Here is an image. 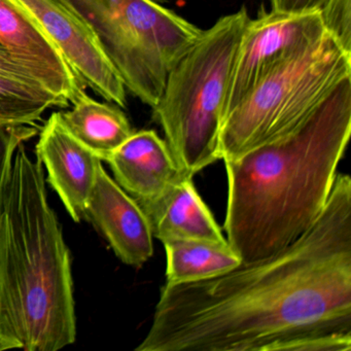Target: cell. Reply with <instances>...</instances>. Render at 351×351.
Listing matches in <instances>:
<instances>
[{"mask_svg":"<svg viewBox=\"0 0 351 351\" xmlns=\"http://www.w3.org/2000/svg\"><path fill=\"white\" fill-rule=\"evenodd\" d=\"M351 335V178L337 174L311 229L198 282H166L136 351H332Z\"/></svg>","mask_w":351,"mask_h":351,"instance_id":"1","label":"cell"},{"mask_svg":"<svg viewBox=\"0 0 351 351\" xmlns=\"http://www.w3.org/2000/svg\"><path fill=\"white\" fill-rule=\"evenodd\" d=\"M351 134V77L293 130L225 161L227 240L242 263L271 256L311 229L330 198Z\"/></svg>","mask_w":351,"mask_h":351,"instance_id":"2","label":"cell"},{"mask_svg":"<svg viewBox=\"0 0 351 351\" xmlns=\"http://www.w3.org/2000/svg\"><path fill=\"white\" fill-rule=\"evenodd\" d=\"M75 339L71 252L44 166L22 143L0 213V351H56Z\"/></svg>","mask_w":351,"mask_h":351,"instance_id":"3","label":"cell"},{"mask_svg":"<svg viewBox=\"0 0 351 351\" xmlns=\"http://www.w3.org/2000/svg\"><path fill=\"white\" fill-rule=\"evenodd\" d=\"M241 8L203 30L194 46L171 69L153 116L178 167L189 176L219 158V135L230 80L244 28Z\"/></svg>","mask_w":351,"mask_h":351,"instance_id":"4","label":"cell"},{"mask_svg":"<svg viewBox=\"0 0 351 351\" xmlns=\"http://www.w3.org/2000/svg\"><path fill=\"white\" fill-rule=\"evenodd\" d=\"M92 32L125 88L149 108L203 30L156 0H58Z\"/></svg>","mask_w":351,"mask_h":351,"instance_id":"5","label":"cell"},{"mask_svg":"<svg viewBox=\"0 0 351 351\" xmlns=\"http://www.w3.org/2000/svg\"><path fill=\"white\" fill-rule=\"evenodd\" d=\"M347 77H351V54L328 34L279 63L226 117L219 158L236 160L293 130Z\"/></svg>","mask_w":351,"mask_h":351,"instance_id":"6","label":"cell"},{"mask_svg":"<svg viewBox=\"0 0 351 351\" xmlns=\"http://www.w3.org/2000/svg\"><path fill=\"white\" fill-rule=\"evenodd\" d=\"M326 34L319 13L293 15L262 9L256 19L248 20L230 80L223 120L273 67L307 50Z\"/></svg>","mask_w":351,"mask_h":351,"instance_id":"7","label":"cell"},{"mask_svg":"<svg viewBox=\"0 0 351 351\" xmlns=\"http://www.w3.org/2000/svg\"><path fill=\"white\" fill-rule=\"evenodd\" d=\"M46 32L75 75L100 97L127 106L126 88L87 26L58 0H15Z\"/></svg>","mask_w":351,"mask_h":351,"instance_id":"8","label":"cell"},{"mask_svg":"<svg viewBox=\"0 0 351 351\" xmlns=\"http://www.w3.org/2000/svg\"><path fill=\"white\" fill-rule=\"evenodd\" d=\"M0 46L42 87L71 106L85 95L87 87L62 53L15 0H0Z\"/></svg>","mask_w":351,"mask_h":351,"instance_id":"9","label":"cell"},{"mask_svg":"<svg viewBox=\"0 0 351 351\" xmlns=\"http://www.w3.org/2000/svg\"><path fill=\"white\" fill-rule=\"evenodd\" d=\"M84 217L99 230L124 264L139 268L153 256L154 237L145 213L110 178L102 162Z\"/></svg>","mask_w":351,"mask_h":351,"instance_id":"10","label":"cell"},{"mask_svg":"<svg viewBox=\"0 0 351 351\" xmlns=\"http://www.w3.org/2000/svg\"><path fill=\"white\" fill-rule=\"evenodd\" d=\"M36 158L48 173L51 184L71 219L79 223L95 184L100 162L97 156L69 132L60 118L53 112L47 120L36 143Z\"/></svg>","mask_w":351,"mask_h":351,"instance_id":"11","label":"cell"},{"mask_svg":"<svg viewBox=\"0 0 351 351\" xmlns=\"http://www.w3.org/2000/svg\"><path fill=\"white\" fill-rule=\"evenodd\" d=\"M106 162L117 184L135 201L154 198L189 176L178 167L166 141L153 130L133 133Z\"/></svg>","mask_w":351,"mask_h":351,"instance_id":"12","label":"cell"},{"mask_svg":"<svg viewBox=\"0 0 351 351\" xmlns=\"http://www.w3.org/2000/svg\"><path fill=\"white\" fill-rule=\"evenodd\" d=\"M136 202L147 217L153 237L162 243L178 239L227 241L193 176H184L158 196Z\"/></svg>","mask_w":351,"mask_h":351,"instance_id":"13","label":"cell"},{"mask_svg":"<svg viewBox=\"0 0 351 351\" xmlns=\"http://www.w3.org/2000/svg\"><path fill=\"white\" fill-rule=\"evenodd\" d=\"M71 106V110L60 112L63 125L102 162L134 133L120 108L96 101L87 93Z\"/></svg>","mask_w":351,"mask_h":351,"instance_id":"14","label":"cell"},{"mask_svg":"<svg viewBox=\"0 0 351 351\" xmlns=\"http://www.w3.org/2000/svg\"><path fill=\"white\" fill-rule=\"evenodd\" d=\"M166 282H198L233 270L241 258L229 242L178 239L165 242Z\"/></svg>","mask_w":351,"mask_h":351,"instance_id":"15","label":"cell"},{"mask_svg":"<svg viewBox=\"0 0 351 351\" xmlns=\"http://www.w3.org/2000/svg\"><path fill=\"white\" fill-rule=\"evenodd\" d=\"M69 106L45 88L0 75V127L36 126L47 110Z\"/></svg>","mask_w":351,"mask_h":351,"instance_id":"16","label":"cell"},{"mask_svg":"<svg viewBox=\"0 0 351 351\" xmlns=\"http://www.w3.org/2000/svg\"><path fill=\"white\" fill-rule=\"evenodd\" d=\"M38 132L36 126L0 127V213L16 152L22 143L34 138Z\"/></svg>","mask_w":351,"mask_h":351,"instance_id":"17","label":"cell"},{"mask_svg":"<svg viewBox=\"0 0 351 351\" xmlns=\"http://www.w3.org/2000/svg\"><path fill=\"white\" fill-rule=\"evenodd\" d=\"M319 14L326 34L351 54V0H326Z\"/></svg>","mask_w":351,"mask_h":351,"instance_id":"18","label":"cell"},{"mask_svg":"<svg viewBox=\"0 0 351 351\" xmlns=\"http://www.w3.org/2000/svg\"><path fill=\"white\" fill-rule=\"evenodd\" d=\"M324 1L326 0H270L271 11L293 15L319 13Z\"/></svg>","mask_w":351,"mask_h":351,"instance_id":"19","label":"cell"},{"mask_svg":"<svg viewBox=\"0 0 351 351\" xmlns=\"http://www.w3.org/2000/svg\"><path fill=\"white\" fill-rule=\"evenodd\" d=\"M0 75L42 87L32 77V73L25 67L16 62L1 46H0Z\"/></svg>","mask_w":351,"mask_h":351,"instance_id":"20","label":"cell"}]
</instances>
